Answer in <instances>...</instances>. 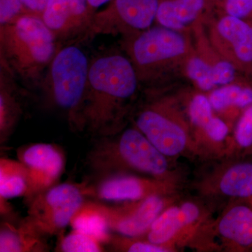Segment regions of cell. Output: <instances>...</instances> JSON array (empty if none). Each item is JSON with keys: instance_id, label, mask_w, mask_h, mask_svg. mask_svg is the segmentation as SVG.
<instances>
[{"instance_id": "obj_6", "label": "cell", "mask_w": 252, "mask_h": 252, "mask_svg": "<svg viewBox=\"0 0 252 252\" xmlns=\"http://www.w3.org/2000/svg\"><path fill=\"white\" fill-rule=\"evenodd\" d=\"M126 49L139 80H149L163 68L183 59L189 43L179 31L159 26L132 34Z\"/></svg>"}, {"instance_id": "obj_2", "label": "cell", "mask_w": 252, "mask_h": 252, "mask_svg": "<svg viewBox=\"0 0 252 252\" xmlns=\"http://www.w3.org/2000/svg\"><path fill=\"white\" fill-rule=\"evenodd\" d=\"M85 162L93 179L129 173L177 182L170 158L134 126L115 135L94 139Z\"/></svg>"}, {"instance_id": "obj_32", "label": "cell", "mask_w": 252, "mask_h": 252, "mask_svg": "<svg viewBox=\"0 0 252 252\" xmlns=\"http://www.w3.org/2000/svg\"><path fill=\"white\" fill-rule=\"evenodd\" d=\"M248 200H250V201L251 202V203H252V196L251 197V198H249Z\"/></svg>"}, {"instance_id": "obj_28", "label": "cell", "mask_w": 252, "mask_h": 252, "mask_svg": "<svg viewBox=\"0 0 252 252\" xmlns=\"http://www.w3.org/2000/svg\"><path fill=\"white\" fill-rule=\"evenodd\" d=\"M26 13L29 12L22 0H0V26L11 22Z\"/></svg>"}, {"instance_id": "obj_23", "label": "cell", "mask_w": 252, "mask_h": 252, "mask_svg": "<svg viewBox=\"0 0 252 252\" xmlns=\"http://www.w3.org/2000/svg\"><path fill=\"white\" fill-rule=\"evenodd\" d=\"M70 225L73 229L94 235L104 245L112 233L99 211L96 200H86L73 217Z\"/></svg>"}, {"instance_id": "obj_16", "label": "cell", "mask_w": 252, "mask_h": 252, "mask_svg": "<svg viewBox=\"0 0 252 252\" xmlns=\"http://www.w3.org/2000/svg\"><path fill=\"white\" fill-rule=\"evenodd\" d=\"M204 194L235 200L252 196V162H231L203 182Z\"/></svg>"}, {"instance_id": "obj_27", "label": "cell", "mask_w": 252, "mask_h": 252, "mask_svg": "<svg viewBox=\"0 0 252 252\" xmlns=\"http://www.w3.org/2000/svg\"><path fill=\"white\" fill-rule=\"evenodd\" d=\"M73 34L84 30H89L93 16L88 0H68Z\"/></svg>"}, {"instance_id": "obj_19", "label": "cell", "mask_w": 252, "mask_h": 252, "mask_svg": "<svg viewBox=\"0 0 252 252\" xmlns=\"http://www.w3.org/2000/svg\"><path fill=\"white\" fill-rule=\"evenodd\" d=\"M187 74L201 90L211 91L218 86L231 84L237 68L228 60L210 63L200 56H193L187 62Z\"/></svg>"}, {"instance_id": "obj_13", "label": "cell", "mask_w": 252, "mask_h": 252, "mask_svg": "<svg viewBox=\"0 0 252 252\" xmlns=\"http://www.w3.org/2000/svg\"><path fill=\"white\" fill-rule=\"evenodd\" d=\"M17 157L27 169L29 190L26 200L57 185L65 167L64 152L55 144L23 146L18 149Z\"/></svg>"}, {"instance_id": "obj_30", "label": "cell", "mask_w": 252, "mask_h": 252, "mask_svg": "<svg viewBox=\"0 0 252 252\" xmlns=\"http://www.w3.org/2000/svg\"><path fill=\"white\" fill-rule=\"evenodd\" d=\"M25 7L29 13L41 16L49 0H22Z\"/></svg>"}, {"instance_id": "obj_21", "label": "cell", "mask_w": 252, "mask_h": 252, "mask_svg": "<svg viewBox=\"0 0 252 252\" xmlns=\"http://www.w3.org/2000/svg\"><path fill=\"white\" fill-rule=\"evenodd\" d=\"M215 112L229 110L233 117L242 113L252 104V86L246 84H227L212 91L208 97Z\"/></svg>"}, {"instance_id": "obj_5", "label": "cell", "mask_w": 252, "mask_h": 252, "mask_svg": "<svg viewBox=\"0 0 252 252\" xmlns=\"http://www.w3.org/2000/svg\"><path fill=\"white\" fill-rule=\"evenodd\" d=\"M134 126L162 154L170 158L195 154L189 121L165 99L153 101L136 112Z\"/></svg>"}, {"instance_id": "obj_14", "label": "cell", "mask_w": 252, "mask_h": 252, "mask_svg": "<svg viewBox=\"0 0 252 252\" xmlns=\"http://www.w3.org/2000/svg\"><path fill=\"white\" fill-rule=\"evenodd\" d=\"M212 41L224 59L238 70L252 74V24L227 15L217 23Z\"/></svg>"}, {"instance_id": "obj_3", "label": "cell", "mask_w": 252, "mask_h": 252, "mask_svg": "<svg viewBox=\"0 0 252 252\" xmlns=\"http://www.w3.org/2000/svg\"><path fill=\"white\" fill-rule=\"evenodd\" d=\"M56 39L41 16L21 15L0 26L1 67L28 86H39L59 49Z\"/></svg>"}, {"instance_id": "obj_31", "label": "cell", "mask_w": 252, "mask_h": 252, "mask_svg": "<svg viewBox=\"0 0 252 252\" xmlns=\"http://www.w3.org/2000/svg\"><path fill=\"white\" fill-rule=\"evenodd\" d=\"M111 0H88L89 6L93 12L94 14L96 9H98L100 6H103L104 4H107Z\"/></svg>"}, {"instance_id": "obj_7", "label": "cell", "mask_w": 252, "mask_h": 252, "mask_svg": "<svg viewBox=\"0 0 252 252\" xmlns=\"http://www.w3.org/2000/svg\"><path fill=\"white\" fill-rule=\"evenodd\" d=\"M86 198L82 183L57 184L26 200L27 217L43 234L59 235Z\"/></svg>"}, {"instance_id": "obj_20", "label": "cell", "mask_w": 252, "mask_h": 252, "mask_svg": "<svg viewBox=\"0 0 252 252\" xmlns=\"http://www.w3.org/2000/svg\"><path fill=\"white\" fill-rule=\"evenodd\" d=\"M206 0H164L157 15L160 26L180 31L193 22L205 9Z\"/></svg>"}, {"instance_id": "obj_24", "label": "cell", "mask_w": 252, "mask_h": 252, "mask_svg": "<svg viewBox=\"0 0 252 252\" xmlns=\"http://www.w3.org/2000/svg\"><path fill=\"white\" fill-rule=\"evenodd\" d=\"M41 18L56 39L73 35L68 0H49Z\"/></svg>"}, {"instance_id": "obj_1", "label": "cell", "mask_w": 252, "mask_h": 252, "mask_svg": "<svg viewBox=\"0 0 252 252\" xmlns=\"http://www.w3.org/2000/svg\"><path fill=\"white\" fill-rule=\"evenodd\" d=\"M139 81L135 67L124 55L108 53L91 61L82 113L84 132L96 139L124 130Z\"/></svg>"}, {"instance_id": "obj_22", "label": "cell", "mask_w": 252, "mask_h": 252, "mask_svg": "<svg viewBox=\"0 0 252 252\" xmlns=\"http://www.w3.org/2000/svg\"><path fill=\"white\" fill-rule=\"evenodd\" d=\"M29 180L27 169L19 160L0 159V200L27 196Z\"/></svg>"}, {"instance_id": "obj_4", "label": "cell", "mask_w": 252, "mask_h": 252, "mask_svg": "<svg viewBox=\"0 0 252 252\" xmlns=\"http://www.w3.org/2000/svg\"><path fill=\"white\" fill-rule=\"evenodd\" d=\"M90 61L77 46L58 49L39 86L41 103L63 116L73 132H84L82 113Z\"/></svg>"}, {"instance_id": "obj_10", "label": "cell", "mask_w": 252, "mask_h": 252, "mask_svg": "<svg viewBox=\"0 0 252 252\" xmlns=\"http://www.w3.org/2000/svg\"><path fill=\"white\" fill-rule=\"evenodd\" d=\"M187 114L195 154L214 158L230 155V127L215 114L208 97L203 94L194 95Z\"/></svg>"}, {"instance_id": "obj_17", "label": "cell", "mask_w": 252, "mask_h": 252, "mask_svg": "<svg viewBox=\"0 0 252 252\" xmlns=\"http://www.w3.org/2000/svg\"><path fill=\"white\" fill-rule=\"evenodd\" d=\"M46 237L27 217L18 221L4 220L0 225V252H49Z\"/></svg>"}, {"instance_id": "obj_29", "label": "cell", "mask_w": 252, "mask_h": 252, "mask_svg": "<svg viewBox=\"0 0 252 252\" xmlns=\"http://www.w3.org/2000/svg\"><path fill=\"white\" fill-rule=\"evenodd\" d=\"M225 8L229 16L252 21V0H226Z\"/></svg>"}, {"instance_id": "obj_12", "label": "cell", "mask_w": 252, "mask_h": 252, "mask_svg": "<svg viewBox=\"0 0 252 252\" xmlns=\"http://www.w3.org/2000/svg\"><path fill=\"white\" fill-rule=\"evenodd\" d=\"M172 199L171 195H152L116 205L96 201L111 232L135 238L148 230L158 217L172 205Z\"/></svg>"}, {"instance_id": "obj_18", "label": "cell", "mask_w": 252, "mask_h": 252, "mask_svg": "<svg viewBox=\"0 0 252 252\" xmlns=\"http://www.w3.org/2000/svg\"><path fill=\"white\" fill-rule=\"evenodd\" d=\"M0 79V143L2 145L17 127L23 114V104L14 76L3 67Z\"/></svg>"}, {"instance_id": "obj_15", "label": "cell", "mask_w": 252, "mask_h": 252, "mask_svg": "<svg viewBox=\"0 0 252 252\" xmlns=\"http://www.w3.org/2000/svg\"><path fill=\"white\" fill-rule=\"evenodd\" d=\"M210 228L228 250L252 252V203L248 199L235 200Z\"/></svg>"}, {"instance_id": "obj_11", "label": "cell", "mask_w": 252, "mask_h": 252, "mask_svg": "<svg viewBox=\"0 0 252 252\" xmlns=\"http://www.w3.org/2000/svg\"><path fill=\"white\" fill-rule=\"evenodd\" d=\"M159 0H111L105 9L94 13L91 34H134L151 28L157 19Z\"/></svg>"}, {"instance_id": "obj_25", "label": "cell", "mask_w": 252, "mask_h": 252, "mask_svg": "<svg viewBox=\"0 0 252 252\" xmlns=\"http://www.w3.org/2000/svg\"><path fill=\"white\" fill-rule=\"evenodd\" d=\"M60 234L56 252H107L99 239L81 230L74 229L69 234Z\"/></svg>"}, {"instance_id": "obj_9", "label": "cell", "mask_w": 252, "mask_h": 252, "mask_svg": "<svg viewBox=\"0 0 252 252\" xmlns=\"http://www.w3.org/2000/svg\"><path fill=\"white\" fill-rule=\"evenodd\" d=\"M203 207L194 201H185L167 207L141 238L149 243L175 250L196 237L205 224Z\"/></svg>"}, {"instance_id": "obj_26", "label": "cell", "mask_w": 252, "mask_h": 252, "mask_svg": "<svg viewBox=\"0 0 252 252\" xmlns=\"http://www.w3.org/2000/svg\"><path fill=\"white\" fill-rule=\"evenodd\" d=\"M230 155L252 156V104L242 113L237 121Z\"/></svg>"}, {"instance_id": "obj_8", "label": "cell", "mask_w": 252, "mask_h": 252, "mask_svg": "<svg viewBox=\"0 0 252 252\" xmlns=\"http://www.w3.org/2000/svg\"><path fill=\"white\" fill-rule=\"evenodd\" d=\"M86 198L99 202L136 201L152 195H171L177 183L135 174L117 173L83 182Z\"/></svg>"}]
</instances>
